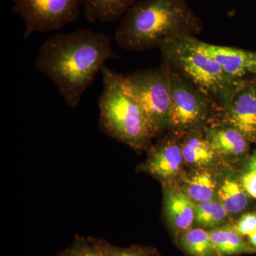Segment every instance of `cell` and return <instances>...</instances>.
<instances>
[{"label": "cell", "mask_w": 256, "mask_h": 256, "mask_svg": "<svg viewBox=\"0 0 256 256\" xmlns=\"http://www.w3.org/2000/svg\"><path fill=\"white\" fill-rule=\"evenodd\" d=\"M201 28L185 0H141L124 15L114 40L124 50L142 52L171 38L193 36Z\"/></svg>", "instance_id": "2"}, {"label": "cell", "mask_w": 256, "mask_h": 256, "mask_svg": "<svg viewBox=\"0 0 256 256\" xmlns=\"http://www.w3.org/2000/svg\"><path fill=\"white\" fill-rule=\"evenodd\" d=\"M101 74L104 82L98 100L101 130L134 149H146L152 137L140 106L124 90L122 75L106 66L101 68Z\"/></svg>", "instance_id": "3"}, {"label": "cell", "mask_w": 256, "mask_h": 256, "mask_svg": "<svg viewBox=\"0 0 256 256\" xmlns=\"http://www.w3.org/2000/svg\"><path fill=\"white\" fill-rule=\"evenodd\" d=\"M181 148L184 162L197 166H208L217 154L206 138L197 134L185 138Z\"/></svg>", "instance_id": "16"}, {"label": "cell", "mask_w": 256, "mask_h": 256, "mask_svg": "<svg viewBox=\"0 0 256 256\" xmlns=\"http://www.w3.org/2000/svg\"><path fill=\"white\" fill-rule=\"evenodd\" d=\"M248 242L250 246L256 249V230L254 233L249 235L248 236Z\"/></svg>", "instance_id": "24"}, {"label": "cell", "mask_w": 256, "mask_h": 256, "mask_svg": "<svg viewBox=\"0 0 256 256\" xmlns=\"http://www.w3.org/2000/svg\"><path fill=\"white\" fill-rule=\"evenodd\" d=\"M216 188L214 175L206 170H200L185 178L182 190L194 202L200 203L213 200Z\"/></svg>", "instance_id": "15"}, {"label": "cell", "mask_w": 256, "mask_h": 256, "mask_svg": "<svg viewBox=\"0 0 256 256\" xmlns=\"http://www.w3.org/2000/svg\"><path fill=\"white\" fill-rule=\"evenodd\" d=\"M206 138L216 154L226 156H244L248 150L247 138L238 130L230 126L212 128Z\"/></svg>", "instance_id": "12"}, {"label": "cell", "mask_w": 256, "mask_h": 256, "mask_svg": "<svg viewBox=\"0 0 256 256\" xmlns=\"http://www.w3.org/2000/svg\"><path fill=\"white\" fill-rule=\"evenodd\" d=\"M180 244L191 256H222L210 238L207 230L190 228L182 232Z\"/></svg>", "instance_id": "17"}, {"label": "cell", "mask_w": 256, "mask_h": 256, "mask_svg": "<svg viewBox=\"0 0 256 256\" xmlns=\"http://www.w3.org/2000/svg\"><path fill=\"white\" fill-rule=\"evenodd\" d=\"M249 170H256V152L252 154L248 163Z\"/></svg>", "instance_id": "25"}, {"label": "cell", "mask_w": 256, "mask_h": 256, "mask_svg": "<svg viewBox=\"0 0 256 256\" xmlns=\"http://www.w3.org/2000/svg\"><path fill=\"white\" fill-rule=\"evenodd\" d=\"M220 202L228 214H238L246 208V192L235 180L226 178L218 191Z\"/></svg>", "instance_id": "18"}, {"label": "cell", "mask_w": 256, "mask_h": 256, "mask_svg": "<svg viewBox=\"0 0 256 256\" xmlns=\"http://www.w3.org/2000/svg\"><path fill=\"white\" fill-rule=\"evenodd\" d=\"M242 186L249 196L256 198V170H249L242 175Z\"/></svg>", "instance_id": "22"}, {"label": "cell", "mask_w": 256, "mask_h": 256, "mask_svg": "<svg viewBox=\"0 0 256 256\" xmlns=\"http://www.w3.org/2000/svg\"><path fill=\"white\" fill-rule=\"evenodd\" d=\"M228 213L220 202L214 200L195 203V220L197 225L204 228L216 226L226 218Z\"/></svg>", "instance_id": "19"}, {"label": "cell", "mask_w": 256, "mask_h": 256, "mask_svg": "<svg viewBox=\"0 0 256 256\" xmlns=\"http://www.w3.org/2000/svg\"><path fill=\"white\" fill-rule=\"evenodd\" d=\"M13 12L23 18L25 40L35 32L60 30L78 18L82 0H13Z\"/></svg>", "instance_id": "7"}, {"label": "cell", "mask_w": 256, "mask_h": 256, "mask_svg": "<svg viewBox=\"0 0 256 256\" xmlns=\"http://www.w3.org/2000/svg\"><path fill=\"white\" fill-rule=\"evenodd\" d=\"M216 248L222 256L252 254L256 249L246 242L233 227H220L208 232Z\"/></svg>", "instance_id": "14"}, {"label": "cell", "mask_w": 256, "mask_h": 256, "mask_svg": "<svg viewBox=\"0 0 256 256\" xmlns=\"http://www.w3.org/2000/svg\"><path fill=\"white\" fill-rule=\"evenodd\" d=\"M164 65L176 69L210 97L226 104L239 86L242 79L234 78L213 58L190 46L183 36L171 38L160 45Z\"/></svg>", "instance_id": "4"}, {"label": "cell", "mask_w": 256, "mask_h": 256, "mask_svg": "<svg viewBox=\"0 0 256 256\" xmlns=\"http://www.w3.org/2000/svg\"><path fill=\"white\" fill-rule=\"evenodd\" d=\"M82 246H84V252H85L86 256H105L104 255L100 249L96 246L92 244H87L82 240Z\"/></svg>", "instance_id": "23"}, {"label": "cell", "mask_w": 256, "mask_h": 256, "mask_svg": "<svg viewBox=\"0 0 256 256\" xmlns=\"http://www.w3.org/2000/svg\"><path fill=\"white\" fill-rule=\"evenodd\" d=\"M136 0H82L84 16L92 22H114L126 14Z\"/></svg>", "instance_id": "13"}, {"label": "cell", "mask_w": 256, "mask_h": 256, "mask_svg": "<svg viewBox=\"0 0 256 256\" xmlns=\"http://www.w3.org/2000/svg\"><path fill=\"white\" fill-rule=\"evenodd\" d=\"M90 242L98 248L105 256H156L153 250L146 248L132 247L122 249L101 240L92 239Z\"/></svg>", "instance_id": "20"}, {"label": "cell", "mask_w": 256, "mask_h": 256, "mask_svg": "<svg viewBox=\"0 0 256 256\" xmlns=\"http://www.w3.org/2000/svg\"><path fill=\"white\" fill-rule=\"evenodd\" d=\"M183 38L190 46L213 58L226 73L234 78L242 79L247 74H256L255 52L210 44L194 36H184Z\"/></svg>", "instance_id": "8"}, {"label": "cell", "mask_w": 256, "mask_h": 256, "mask_svg": "<svg viewBox=\"0 0 256 256\" xmlns=\"http://www.w3.org/2000/svg\"><path fill=\"white\" fill-rule=\"evenodd\" d=\"M164 210L172 228L183 232L195 220V203L182 188L166 185L164 191Z\"/></svg>", "instance_id": "11"}, {"label": "cell", "mask_w": 256, "mask_h": 256, "mask_svg": "<svg viewBox=\"0 0 256 256\" xmlns=\"http://www.w3.org/2000/svg\"><path fill=\"white\" fill-rule=\"evenodd\" d=\"M227 124L238 130L249 142H256V86L244 84L224 104Z\"/></svg>", "instance_id": "9"}, {"label": "cell", "mask_w": 256, "mask_h": 256, "mask_svg": "<svg viewBox=\"0 0 256 256\" xmlns=\"http://www.w3.org/2000/svg\"><path fill=\"white\" fill-rule=\"evenodd\" d=\"M184 160L181 146L166 140L153 146L141 170L162 181H170L180 173Z\"/></svg>", "instance_id": "10"}, {"label": "cell", "mask_w": 256, "mask_h": 256, "mask_svg": "<svg viewBox=\"0 0 256 256\" xmlns=\"http://www.w3.org/2000/svg\"><path fill=\"white\" fill-rule=\"evenodd\" d=\"M122 86L143 111L152 137L169 128L171 80L168 69L146 70L122 76Z\"/></svg>", "instance_id": "5"}, {"label": "cell", "mask_w": 256, "mask_h": 256, "mask_svg": "<svg viewBox=\"0 0 256 256\" xmlns=\"http://www.w3.org/2000/svg\"><path fill=\"white\" fill-rule=\"evenodd\" d=\"M171 80L172 100L169 128L173 130L188 132L206 120L210 114V101L206 94L192 86L176 69L164 65Z\"/></svg>", "instance_id": "6"}, {"label": "cell", "mask_w": 256, "mask_h": 256, "mask_svg": "<svg viewBox=\"0 0 256 256\" xmlns=\"http://www.w3.org/2000/svg\"><path fill=\"white\" fill-rule=\"evenodd\" d=\"M117 57L110 37L82 28L56 34L44 42L35 66L53 82L66 104L75 108L106 62Z\"/></svg>", "instance_id": "1"}, {"label": "cell", "mask_w": 256, "mask_h": 256, "mask_svg": "<svg viewBox=\"0 0 256 256\" xmlns=\"http://www.w3.org/2000/svg\"><path fill=\"white\" fill-rule=\"evenodd\" d=\"M232 227L242 236H248L256 230V212H249L242 215Z\"/></svg>", "instance_id": "21"}]
</instances>
